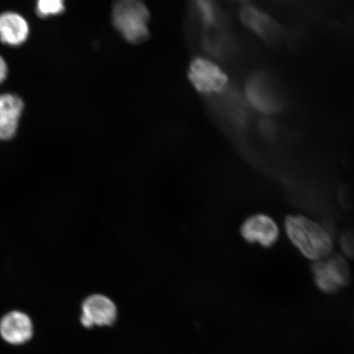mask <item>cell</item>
<instances>
[{
  "instance_id": "6da1fadb",
  "label": "cell",
  "mask_w": 354,
  "mask_h": 354,
  "mask_svg": "<svg viewBox=\"0 0 354 354\" xmlns=\"http://www.w3.org/2000/svg\"><path fill=\"white\" fill-rule=\"evenodd\" d=\"M286 230L290 241L308 259H319L332 250L328 232L303 216H288Z\"/></svg>"
},
{
  "instance_id": "7a4b0ae2",
  "label": "cell",
  "mask_w": 354,
  "mask_h": 354,
  "mask_svg": "<svg viewBox=\"0 0 354 354\" xmlns=\"http://www.w3.org/2000/svg\"><path fill=\"white\" fill-rule=\"evenodd\" d=\"M113 24L127 41L140 44L149 38V12L142 0H115Z\"/></svg>"
},
{
  "instance_id": "3957f363",
  "label": "cell",
  "mask_w": 354,
  "mask_h": 354,
  "mask_svg": "<svg viewBox=\"0 0 354 354\" xmlns=\"http://www.w3.org/2000/svg\"><path fill=\"white\" fill-rule=\"evenodd\" d=\"M245 95L248 103L265 115L276 114L283 109L281 93L268 73H256L247 80Z\"/></svg>"
},
{
  "instance_id": "277c9868",
  "label": "cell",
  "mask_w": 354,
  "mask_h": 354,
  "mask_svg": "<svg viewBox=\"0 0 354 354\" xmlns=\"http://www.w3.org/2000/svg\"><path fill=\"white\" fill-rule=\"evenodd\" d=\"M312 271L318 289L326 294H334L351 281L348 265L339 255L314 264Z\"/></svg>"
},
{
  "instance_id": "5b68a950",
  "label": "cell",
  "mask_w": 354,
  "mask_h": 354,
  "mask_svg": "<svg viewBox=\"0 0 354 354\" xmlns=\"http://www.w3.org/2000/svg\"><path fill=\"white\" fill-rule=\"evenodd\" d=\"M189 78L203 95L223 92L228 85L227 75L218 65L203 57H197L190 64Z\"/></svg>"
},
{
  "instance_id": "8992f818",
  "label": "cell",
  "mask_w": 354,
  "mask_h": 354,
  "mask_svg": "<svg viewBox=\"0 0 354 354\" xmlns=\"http://www.w3.org/2000/svg\"><path fill=\"white\" fill-rule=\"evenodd\" d=\"M116 305L105 295L88 296L82 304V324L86 328L94 326H111L116 320Z\"/></svg>"
},
{
  "instance_id": "52a82bcc",
  "label": "cell",
  "mask_w": 354,
  "mask_h": 354,
  "mask_svg": "<svg viewBox=\"0 0 354 354\" xmlns=\"http://www.w3.org/2000/svg\"><path fill=\"white\" fill-rule=\"evenodd\" d=\"M242 236L251 243H259L265 248L275 245L279 237V229L270 216L258 214L250 216L242 224Z\"/></svg>"
},
{
  "instance_id": "ba28073f",
  "label": "cell",
  "mask_w": 354,
  "mask_h": 354,
  "mask_svg": "<svg viewBox=\"0 0 354 354\" xmlns=\"http://www.w3.org/2000/svg\"><path fill=\"white\" fill-rule=\"evenodd\" d=\"M240 17L243 26L266 41H275L280 35V28L276 21L252 4L242 7Z\"/></svg>"
},
{
  "instance_id": "9c48e42d",
  "label": "cell",
  "mask_w": 354,
  "mask_h": 354,
  "mask_svg": "<svg viewBox=\"0 0 354 354\" xmlns=\"http://www.w3.org/2000/svg\"><path fill=\"white\" fill-rule=\"evenodd\" d=\"M24 109V103L19 96L0 95V141L15 136Z\"/></svg>"
},
{
  "instance_id": "30bf717a",
  "label": "cell",
  "mask_w": 354,
  "mask_h": 354,
  "mask_svg": "<svg viewBox=\"0 0 354 354\" xmlns=\"http://www.w3.org/2000/svg\"><path fill=\"white\" fill-rule=\"evenodd\" d=\"M32 321L21 312L8 313L0 322V334L8 343L24 344L32 337Z\"/></svg>"
},
{
  "instance_id": "8fae6325",
  "label": "cell",
  "mask_w": 354,
  "mask_h": 354,
  "mask_svg": "<svg viewBox=\"0 0 354 354\" xmlns=\"http://www.w3.org/2000/svg\"><path fill=\"white\" fill-rule=\"evenodd\" d=\"M28 22L19 13L6 12L0 15V41L10 46H20L28 38Z\"/></svg>"
},
{
  "instance_id": "7c38bea8",
  "label": "cell",
  "mask_w": 354,
  "mask_h": 354,
  "mask_svg": "<svg viewBox=\"0 0 354 354\" xmlns=\"http://www.w3.org/2000/svg\"><path fill=\"white\" fill-rule=\"evenodd\" d=\"M64 11V0H37V15L43 19L59 15Z\"/></svg>"
},
{
  "instance_id": "4fadbf2b",
  "label": "cell",
  "mask_w": 354,
  "mask_h": 354,
  "mask_svg": "<svg viewBox=\"0 0 354 354\" xmlns=\"http://www.w3.org/2000/svg\"><path fill=\"white\" fill-rule=\"evenodd\" d=\"M203 19L207 24L212 25L216 21V13L212 0H196Z\"/></svg>"
},
{
  "instance_id": "5bb4252c",
  "label": "cell",
  "mask_w": 354,
  "mask_h": 354,
  "mask_svg": "<svg viewBox=\"0 0 354 354\" xmlns=\"http://www.w3.org/2000/svg\"><path fill=\"white\" fill-rule=\"evenodd\" d=\"M340 245L344 254L354 259V229L347 230L342 234Z\"/></svg>"
},
{
  "instance_id": "9a60e30c",
  "label": "cell",
  "mask_w": 354,
  "mask_h": 354,
  "mask_svg": "<svg viewBox=\"0 0 354 354\" xmlns=\"http://www.w3.org/2000/svg\"><path fill=\"white\" fill-rule=\"evenodd\" d=\"M260 130L266 137H272L275 134V127L269 121H263L260 125Z\"/></svg>"
},
{
  "instance_id": "2e32d148",
  "label": "cell",
  "mask_w": 354,
  "mask_h": 354,
  "mask_svg": "<svg viewBox=\"0 0 354 354\" xmlns=\"http://www.w3.org/2000/svg\"><path fill=\"white\" fill-rule=\"evenodd\" d=\"M8 75V66L6 60L0 56V84L6 81Z\"/></svg>"
},
{
  "instance_id": "e0dca14e",
  "label": "cell",
  "mask_w": 354,
  "mask_h": 354,
  "mask_svg": "<svg viewBox=\"0 0 354 354\" xmlns=\"http://www.w3.org/2000/svg\"><path fill=\"white\" fill-rule=\"evenodd\" d=\"M236 1H245V0H236Z\"/></svg>"
}]
</instances>
